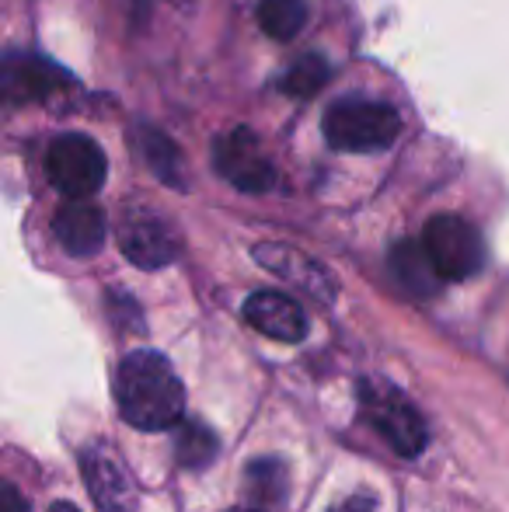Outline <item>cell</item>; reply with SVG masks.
<instances>
[{
    "mask_svg": "<svg viewBox=\"0 0 509 512\" xmlns=\"http://www.w3.org/2000/svg\"><path fill=\"white\" fill-rule=\"evenodd\" d=\"M422 251H426L429 265L443 283H461L471 279L485 265V244L475 223H468L457 213H440L426 223L422 230Z\"/></svg>",
    "mask_w": 509,
    "mask_h": 512,
    "instance_id": "cell-3",
    "label": "cell"
},
{
    "mask_svg": "<svg viewBox=\"0 0 509 512\" xmlns=\"http://www.w3.org/2000/svg\"><path fill=\"white\" fill-rule=\"evenodd\" d=\"M53 234L60 241V248L74 258H91L105 248V237H109V223L105 213L88 199H77V203H63L53 216Z\"/></svg>",
    "mask_w": 509,
    "mask_h": 512,
    "instance_id": "cell-12",
    "label": "cell"
},
{
    "mask_svg": "<svg viewBox=\"0 0 509 512\" xmlns=\"http://www.w3.org/2000/svg\"><path fill=\"white\" fill-rule=\"evenodd\" d=\"M0 512H28V502L11 481H0Z\"/></svg>",
    "mask_w": 509,
    "mask_h": 512,
    "instance_id": "cell-20",
    "label": "cell"
},
{
    "mask_svg": "<svg viewBox=\"0 0 509 512\" xmlns=\"http://www.w3.org/2000/svg\"><path fill=\"white\" fill-rule=\"evenodd\" d=\"M46 175L70 203H77V199H91L102 189L105 175H109V161L91 136L63 133L56 136L46 154Z\"/></svg>",
    "mask_w": 509,
    "mask_h": 512,
    "instance_id": "cell-4",
    "label": "cell"
},
{
    "mask_svg": "<svg viewBox=\"0 0 509 512\" xmlns=\"http://www.w3.org/2000/svg\"><path fill=\"white\" fill-rule=\"evenodd\" d=\"M49 512H81V509H77L74 502H56V506L49 509Z\"/></svg>",
    "mask_w": 509,
    "mask_h": 512,
    "instance_id": "cell-21",
    "label": "cell"
},
{
    "mask_svg": "<svg viewBox=\"0 0 509 512\" xmlns=\"http://www.w3.org/2000/svg\"><path fill=\"white\" fill-rule=\"evenodd\" d=\"M213 164H217L220 178H227L234 189L252 192V196L276 189L279 182V171L272 168L269 154H265L258 136L248 126L231 129V133H224L213 143Z\"/></svg>",
    "mask_w": 509,
    "mask_h": 512,
    "instance_id": "cell-6",
    "label": "cell"
},
{
    "mask_svg": "<svg viewBox=\"0 0 509 512\" xmlns=\"http://www.w3.org/2000/svg\"><path fill=\"white\" fill-rule=\"evenodd\" d=\"M325 140L346 154H374L387 150L401 133V115L387 102L370 98H342L325 112Z\"/></svg>",
    "mask_w": 509,
    "mask_h": 512,
    "instance_id": "cell-2",
    "label": "cell"
},
{
    "mask_svg": "<svg viewBox=\"0 0 509 512\" xmlns=\"http://www.w3.org/2000/svg\"><path fill=\"white\" fill-rule=\"evenodd\" d=\"M328 512H377V499L367 492H356V495H349V499L335 502Z\"/></svg>",
    "mask_w": 509,
    "mask_h": 512,
    "instance_id": "cell-19",
    "label": "cell"
},
{
    "mask_svg": "<svg viewBox=\"0 0 509 512\" xmlns=\"http://www.w3.org/2000/svg\"><path fill=\"white\" fill-rule=\"evenodd\" d=\"M81 471L88 481L91 499L98 502L102 512H133L136 509V488L129 481L126 467L119 464V457L102 443L84 446L81 453Z\"/></svg>",
    "mask_w": 509,
    "mask_h": 512,
    "instance_id": "cell-8",
    "label": "cell"
},
{
    "mask_svg": "<svg viewBox=\"0 0 509 512\" xmlns=\"http://www.w3.org/2000/svg\"><path fill=\"white\" fill-rule=\"evenodd\" d=\"M258 265H265L269 272H276L279 279L300 286L304 293H311L321 304H332L335 300V279L325 265H318L311 255L297 248H286V244H258L255 248Z\"/></svg>",
    "mask_w": 509,
    "mask_h": 512,
    "instance_id": "cell-9",
    "label": "cell"
},
{
    "mask_svg": "<svg viewBox=\"0 0 509 512\" xmlns=\"http://www.w3.org/2000/svg\"><path fill=\"white\" fill-rule=\"evenodd\" d=\"M391 272H394V279H398V283L405 286L408 293H415V297H429V293H436V290H440V283H443V279L436 276L433 265H429L422 244H415V241L394 244Z\"/></svg>",
    "mask_w": 509,
    "mask_h": 512,
    "instance_id": "cell-14",
    "label": "cell"
},
{
    "mask_svg": "<svg viewBox=\"0 0 509 512\" xmlns=\"http://www.w3.org/2000/svg\"><path fill=\"white\" fill-rule=\"evenodd\" d=\"M258 25L269 39L290 42L304 32L307 25V4L304 0H258Z\"/></svg>",
    "mask_w": 509,
    "mask_h": 512,
    "instance_id": "cell-15",
    "label": "cell"
},
{
    "mask_svg": "<svg viewBox=\"0 0 509 512\" xmlns=\"http://www.w3.org/2000/svg\"><path fill=\"white\" fill-rule=\"evenodd\" d=\"M360 401L367 422L381 432L398 457H419L422 446H426V422H422L419 411L408 405L405 394H398L387 384L367 380L360 387Z\"/></svg>",
    "mask_w": 509,
    "mask_h": 512,
    "instance_id": "cell-5",
    "label": "cell"
},
{
    "mask_svg": "<svg viewBox=\"0 0 509 512\" xmlns=\"http://www.w3.org/2000/svg\"><path fill=\"white\" fill-rule=\"evenodd\" d=\"M119 248L140 269H164L178 258V234L164 216L150 209H126L119 220Z\"/></svg>",
    "mask_w": 509,
    "mask_h": 512,
    "instance_id": "cell-7",
    "label": "cell"
},
{
    "mask_svg": "<svg viewBox=\"0 0 509 512\" xmlns=\"http://www.w3.org/2000/svg\"><path fill=\"white\" fill-rule=\"evenodd\" d=\"M227 512H258V509H252V506H238V509H227Z\"/></svg>",
    "mask_w": 509,
    "mask_h": 512,
    "instance_id": "cell-22",
    "label": "cell"
},
{
    "mask_svg": "<svg viewBox=\"0 0 509 512\" xmlns=\"http://www.w3.org/2000/svg\"><path fill=\"white\" fill-rule=\"evenodd\" d=\"M241 314H245V321L252 324L258 335L276 338V342H304L307 335V314L286 293L258 290L245 300Z\"/></svg>",
    "mask_w": 509,
    "mask_h": 512,
    "instance_id": "cell-11",
    "label": "cell"
},
{
    "mask_svg": "<svg viewBox=\"0 0 509 512\" xmlns=\"http://www.w3.org/2000/svg\"><path fill=\"white\" fill-rule=\"evenodd\" d=\"M133 147L140 150V157L147 161V168L161 178L164 185L185 192L189 189V178H185V164H182V150L175 147L171 136H164L154 126H136L133 129Z\"/></svg>",
    "mask_w": 509,
    "mask_h": 512,
    "instance_id": "cell-13",
    "label": "cell"
},
{
    "mask_svg": "<svg viewBox=\"0 0 509 512\" xmlns=\"http://www.w3.org/2000/svg\"><path fill=\"white\" fill-rule=\"evenodd\" d=\"M328 63L321 60V56H304V60H297L290 70H286L283 77V91L293 98H311L318 95L321 88L328 84Z\"/></svg>",
    "mask_w": 509,
    "mask_h": 512,
    "instance_id": "cell-18",
    "label": "cell"
},
{
    "mask_svg": "<svg viewBox=\"0 0 509 512\" xmlns=\"http://www.w3.org/2000/svg\"><path fill=\"white\" fill-rule=\"evenodd\" d=\"M248 481V495L252 502L248 506L258 512H272L276 506H283V495H286V467L279 460H255L245 474Z\"/></svg>",
    "mask_w": 509,
    "mask_h": 512,
    "instance_id": "cell-16",
    "label": "cell"
},
{
    "mask_svg": "<svg viewBox=\"0 0 509 512\" xmlns=\"http://www.w3.org/2000/svg\"><path fill=\"white\" fill-rule=\"evenodd\" d=\"M119 415L140 432H164L182 422L185 387L161 352L136 349L116 370Z\"/></svg>",
    "mask_w": 509,
    "mask_h": 512,
    "instance_id": "cell-1",
    "label": "cell"
},
{
    "mask_svg": "<svg viewBox=\"0 0 509 512\" xmlns=\"http://www.w3.org/2000/svg\"><path fill=\"white\" fill-rule=\"evenodd\" d=\"M67 84V74L39 56H11L0 63V98L11 105L42 102Z\"/></svg>",
    "mask_w": 509,
    "mask_h": 512,
    "instance_id": "cell-10",
    "label": "cell"
},
{
    "mask_svg": "<svg viewBox=\"0 0 509 512\" xmlns=\"http://www.w3.org/2000/svg\"><path fill=\"white\" fill-rule=\"evenodd\" d=\"M217 436L206 429L203 422H182L175 436V453H178V464L189 467V471H203L206 464H213L217 457Z\"/></svg>",
    "mask_w": 509,
    "mask_h": 512,
    "instance_id": "cell-17",
    "label": "cell"
}]
</instances>
